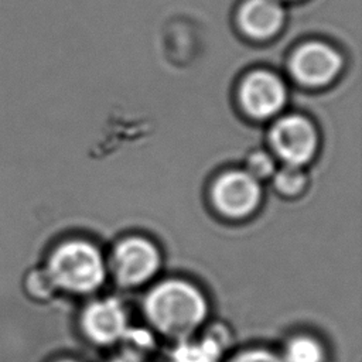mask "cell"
Wrapping results in <instances>:
<instances>
[{"label": "cell", "mask_w": 362, "mask_h": 362, "mask_svg": "<svg viewBox=\"0 0 362 362\" xmlns=\"http://www.w3.org/2000/svg\"><path fill=\"white\" fill-rule=\"evenodd\" d=\"M205 313L202 294L182 280L163 281L146 298L148 320L168 337H187L201 324Z\"/></svg>", "instance_id": "cell-1"}, {"label": "cell", "mask_w": 362, "mask_h": 362, "mask_svg": "<svg viewBox=\"0 0 362 362\" xmlns=\"http://www.w3.org/2000/svg\"><path fill=\"white\" fill-rule=\"evenodd\" d=\"M45 270L55 287L75 293L95 290L105 277L100 253L93 245L83 240H68L58 245L52 250Z\"/></svg>", "instance_id": "cell-2"}, {"label": "cell", "mask_w": 362, "mask_h": 362, "mask_svg": "<svg viewBox=\"0 0 362 362\" xmlns=\"http://www.w3.org/2000/svg\"><path fill=\"white\" fill-rule=\"evenodd\" d=\"M274 153L288 165L300 167L311 160L317 148V132L313 123L297 115L284 116L270 132Z\"/></svg>", "instance_id": "cell-3"}, {"label": "cell", "mask_w": 362, "mask_h": 362, "mask_svg": "<svg viewBox=\"0 0 362 362\" xmlns=\"http://www.w3.org/2000/svg\"><path fill=\"white\" fill-rule=\"evenodd\" d=\"M257 180L247 171H228L214 184L212 199L218 211L229 218H243L260 202Z\"/></svg>", "instance_id": "cell-4"}, {"label": "cell", "mask_w": 362, "mask_h": 362, "mask_svg": "<svg viewBox=\"0 0 362 362\" xmlns=\"http://www.w3.org/2000/svg\"><path fill=\"white\" fill-rule=\"evenodd\" d=\"M342 66L341 55L328 44L310 41L296 49L290 61L293 76L307 86H322L334 81Z\"/></svg>", "instance_id": "cell-5"}, {"label": "cell", "mask_w": 362, "mask_h": 362, "mask_svg": "<svg viewBox=\"0 0 362 362\" xmlns=\"http://www.w3.org/2000/svg\"><path fill=\"white\" fill-rule=\"evenodd\" d=\"M160 255L156 246L143 238H127L113 252L112 267L116 279L124 286L148 280L158 269Z\"/></svg>", "instance_id": "cell-6"}, {"label": "cell", "mask_w": 362, "mask_h": 362, "mask_svg": "<svg viewBox=\"0 0 362 362\" xmlns=\"http://www.w3.org/2000/svg\"><path fill=\"white\" fill-rule=\"evenodd\" d=\"M286 86L281 79L267 71H255L245 76L239 88L243 110L256 119L276 115L286 102Z\"/></svg>", "instance_id": "cell-7"}, {"label": "cell", "mask_w": 362, "mask_h": 362, "mask_svg": "<svg viewBox=\"0 0 362 362\" xmlns=\"http://www.w3.org/2000/svg\"><path fill=\"white\" fill-rule=\"evenodd\" d=\"M82 324L89 338L99 344L115 342L127 329L126 314L115 298L92 303L83 313Z\"/></svg>", "instance_id": "cell-8"}, {"label": "cell", "mask_w": 362, "mask_h": 362, "mask_svg": "<svg viewBox=\"0 0 362 362\" xmlns=\"http://www.w3.org/2000/svg\"><path fill=\"white\" fill-rule=\"evenodd\" d=\"M284 21V10L277 0H246L238 13L240 30L250 38L273 37Z\"/></svg>", "instance_id": "cell-9"}, {"label": "cell", "mask_w": 362, "mask_h": 362, "mask_svg": "<svg viewBox=\"0 0 362 362\" xmlns=\"http://www.w3.org/2000/svg\"><path fill=\"white\" fill-rule=\"evenodd\" d=\"M219 356L218 339L208 337L199 342H180L171 354V362H218Z\"/></svg>", "instance_id": "cell-10"}, {"label": "cell", "mask_w": 362, "mask_h": 362, "mask_svg": "<svg viewBox=\"0 0 362 362\" xmlns=\"http://www.w3.org/2000/svg\"><path fill=\"white\" fill-rule=\"evenodd\" d=\"M322 356L320 344L308 337L294 338L286 349L287 362H321Z\"/></svg>", "instance_id": "cell-11"}, {"label": "cell", "mask_w": 362, "mask_h": 362, "mask_svg": "<svg viewBox=\"0 0 362 362\" xmlns=\"http://www.w3.org/2000/svg\"><path fill=\"white\" fill-rule=\"evenodd\" d=\"M305 184V175L300 170V167L288 165L279 170L274 175L276 188L284 195H296L298 194Z\"/></svg>", "instance_id": "cell-12"}, {"label": "cell", "mask_w": 362, "mask_h": 362, "mask_svg": "<svg viewBox=\"0 0 362 362\" xmlns=\"http://www.w3.org/2000/svg\"><path fill=\"white\" fill-rule=\"evenodd\" d=\"M120 341H123L124 345V356L136 361L153 348V338L143 329H126Z\"/></svg>", "instance_id": "cell-13"}, {"label": "cell", "mask_w": 362, "mask_h": 362, "mask_svg": "<svg viewBox=\"0 0 362 362\" xmlns=\"http://www.w3.org/2000/svg\"><path fill=\"white\" fill-rule=\"evenodd\" d=\"M25 287H27L28 293L35 298H45L55 288V286L45 269L30 272V274L25 279Z\"/></svg>", "instance_id": "cell-14"}, {"label": "cell", "mask_w": 362, "mask_h": 362, "mask_svg": "<svg viewBox=\"0 0 362 362\" xmlns=\"http://www.w3.org/2000/svg\"><path fill=\"white\" fill-rule=\"evenodd\" d=\"M250 175H253L256 180L266 178L274 173V163L273 158L264 153V151H256L250 154L247 158V170Z\"/></svg>", "instance_id": "cell-15"}, {"label": "cell", "mask_w": 362, "mask_h": 362, "mask_svg": "<svg viewBox=\"0 0 362 362\" xmlns=\"http://www.w3.org/2000/svg\"><path fill=\"white\" fill-rule=\"evenodd\" d=\"M232 362H281L274 354L263 349L246 351L236 356Z\"/></svg>", "instance_id": "cell-16"}, {"label": "cell", "mask_w": 362, "mask_h": 362, "mask_svg": "<svg viewBox=\"0 0 362 362\" xmlns=\"http://www.w3.org/2000/svg\"><path fill=\"white\" fill-rule=\"evenodd\" d=\"M112 362H140V361H136V359H132V358H127V356H122V358L115 359Z\"/></svg>", "instance_id": "cell-17"}, {"label": "cell", "mask_w": 362, "mask_h": 362, "mask_svg": "<svg viewBox=\"0 0 362 362\" xmlns=\"http://www.w3.org/2000/svg\"><path fill=\"white\" fill-rule=\"evenodd\" d=\"M61 362H74V361H61Z\"/></svg>", "instance_id": "cell-18"}]
</instances>
